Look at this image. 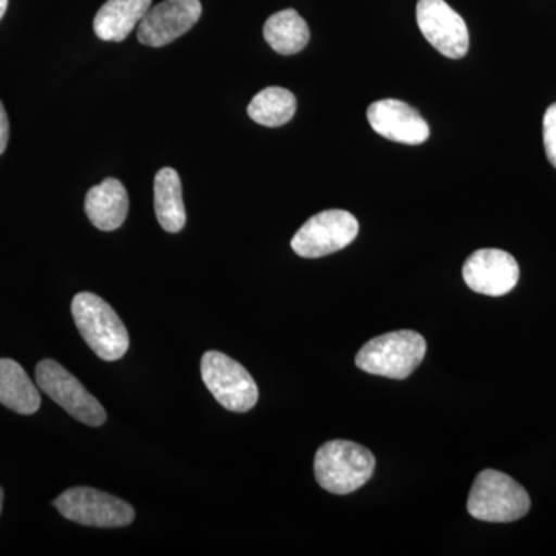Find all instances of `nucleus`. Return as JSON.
<instances>
[{
  "mask_svg": "<svg viewBox=\"0 0 556 556\" xmlns=\"http://www.w3.org/2000/svg\"><path fill=\"white\" fill-rule=\"evenodd\" d=\"M544 148L552 166L556 167V102L547 109L543 121Z\"/></svg>",
  "mask_w": 556,
  "mask_h": 556,
  "instance_id": "19",
  "label": "nucleus"
},
{
  "mask_svg": "<svg viewBox=\"0 0 556 556\" xmlns=\"http://www.w3.org/2000/svg\"><path fill=\"white\" fill-rule=\"evenodd\" d=\"M54 507L70 521L101 529L130 526L135 519L134 507L126 501L90 486L68 489L54 501Z\"/></svg>",
  "mask_w": 556,
  "mask_h": 556,
  "instance_id": "6",
  "label": "nucleus"
},
{
  "mask_svg": "<svg viewBox=\"0 0 556 556\" xmlns=\"http://www.w3.org/2000/svg\"><path fill=\"white\" fill-rule=\"evenodd\" d=\"M298 101L294 94L281 87H268L255 94L248 108L252 121L265 127H280L294 118Z\"/></svg>",
  "mask_w": 556,
  "mask_h": 556,
  "instance_id": "18",
  "label": "nucleus"
},
{
  "mask_svg": "<svg viewBox=\"0 0 556 556\" xmlns=\"http://www.w3.org/2000/svg\"><path fill=\"white\" fill-rule=\"evenodd\" d=\"M80 336L102 361L115 362L129 350V332L115 309L100 295L80 292L72 302Z\"/></svg>",
  "mask_w": 556,
  "mask_h": 556,
  "instance_id": "1",
  "label": "nucleus"
},
{
  "mask_svg": "<svg viewBox=\"0 0 556 556\" xmlns=\"http://www.w3.org/2000/svg\"><path fill=\"white\" fill-rule=\"evenodd\" d=\"M416 17L420 31L439 53L450 60L466 56L470 47L466 21L445 0H419Z\"/></svg>",
  "mask_w": 556,
  "mask_h": 556,
  "instance_id": "9",
  "label": "nucleus"
},
{
  "mask_svg": "<svg viewBox=\"0 0 556 556\" xmlns=\"http://www.w3.org/2000/svg\"><path fill=\"white\" fill-rule=\"evenodd\" d=\"M0 404L25 416L40 407L38 388L25 369L11 358H0Z\"/></svg>",
  "mask_w": 556,
  "mask_h": 556,
  "instance_id": "15",
  "label": "nucleus"
},
{
  "mask_svg": "<svg viewBox=\"0 0 556 556\" xmlns=\"http://www.w3.org/2000/svg\"><path fill=\"white\" fill-rule=\"evenodd\" d=\"M86 214L100 230H116L129 214V195L119 179L108 178L87 193Z\"/></svg>",
  "mask_w": 556,
  "mask_h": 556,
  "instance_id": "13",
  "label": "nucleus"
},
{
  "mask_svg": "<svg viewBox=\"0 0 556 556\" xmlns=\"http://www.w3.org/2000/svg\"><path fill=\"white\" fill-rule=\"evenodd\" d=\"M204 386L229 412L247 413L258 401V387L248 369L218 351H207L201 358Z\"/></svg>",
  "mask_w": 556,
  "mask_h": 556,
  "instance_id": "5",
  "label": "nucleus"
},
{
  "mask_svg": "<svg viewBox=\"0 0 556 556\" xmlns=\"http://www.w3.org/2000/svg\"><path fill=\"white\" fill-rule=\"evenodd\" d=\"M464 281L478 294L501 298L518 285L519 266L514 255L501 249H479L463 268Z\"/></svg>",
  "mask_w": 556,
  "mask_h": 556,
  "instance_id": "10",
  "label": "nucleus"
},
{
  "mask_svg": "<svg viewBox=\"0 0 556 556\" xmlns=\"http://www.w3.org/2000/svg\"><path fill=\"white\" fill-rule=\"evenodd\" d=\"M200 0H164L148 11L138 25V40L144 46L159 47L174 42L200 21Z\"/></svg>",
  "mask_w": 556,
  "mask_h": 556,
  "instance_id": "11",
  "label": "nucleus"
},
{
  "mask_svg": "<svg viewBox=\"0 0 556 556\" xmlns=\"http://www.w3.org/2000/svg\"><path fill=\"white\" fill-rule=\"evenodd\" d=\"M358 222L353 214L331 208L309 218L291 241L295 254L303 258H320L342 251L353 243Z\"/></svg>",
  "mask_w": 556,
  "mask_h": 556,
  "instance_id": "8",
  "label": "nucleus"
},
{
  "mask_svg": "<svg viewBox=\"0 0 556 556\" xmlns=\"http://www.w3.org/2000/svg\"><path fill=\"white\" fill-rule=\"evenodd\" d=\"M367 116L372 129L390 141L417 146L422 144L430 137V127L426 119L402 101L372 102L368 108Z\"/></svg>",
  "mask_w": 556,
  "mask_h": 556,
  "instance_id": "12",
  "label": "nucleus"
},
{
  "mask_svg": "<svg viewBox=\"0 0 556 556\" xmlns=\"http://www.w3.org/2000/svg\"><path fill=\"white\" fill-rule=\"evenodd\" d=\"M375 467L372 453L351 441H329L314 459L318 485L334 495H348L367 484Z\"/></svg>",
  "mask_w": 556,
  "mask_h": 556,
  "instance_id": "2",
  "label": "nucleus"
},
{
  "mask_svg": "<svg viewBox=\"0 0 556 556\" xmlns=\"http://www.w3.org/2000/svg\"><path fill=\"white\" fill-rule=\"evenodd\" d=\"M467 510L485 522H514L530 510V496L514 478L497 470H484L475 479Z\"/></svg>",
  "mask_w": 556,
  "mask_h": 556,
  "instance_id": "4",
  "label": "nucleus"
},
{
  "mask_svg": "<svg viewBox=\"0 0 556 556\" xmlns=\"http://www.w3.org/2000/svg\"><path fill=\"white\" fill-rule=\"evenodd\" d=\"M263 36L270 49L276 50L278 54L289 56L308 46L311 33L308 24L298 11L289 9L278 11L266 21Z\"/></svg>",
  "mask_w": 556,
  "mask_h": 556,
  "instance_id": "17",
  "label": "nucleus"
},
{
  "mask_svg": "<svg viewBox=\"0 0 556 556\" xmlns=\"http://www.w3.org/2000/svg\"><path fill=\"white\" fill-rule=\"evenodd\" d=\"M7 9H9V0H0V20H2Z\"/></svg>",
  "mask_w": 556,
  "mask_h": 556,
  "instance_id": "21",
  "label": "nucleus"
},
{
  "mask_svg": "<svg viewBox=\"0 0 556 556\" xmlns=\"http://www.w3.org/2000/svg\"><path fill=\"white\" fill-rule=\"evenodd\" d=\"M36 383L70 416L90 427H100L108 419L97 397L91 396L75 376L58 362L46 358L36 367Z\"/></svg>",
  "mask_w": 556,
  "mask_h": 556,
  "instance_id": "7",
  "label": "nucleus"
},
{
  "mask_svg": "<svg viewBox=\"0 0 556 556\" xmlns=\"http://www.w3.org/2000/svg\"><path fill=\"white\" fill-rule=\"evenodd\" d=\"M10 138V123L9 116H7L5 108L0 102V155L5 152L7 146H9Z\"/></svg>",
  "mask_w": 556,
  "mask_h": 556,
  "instance_id": "20",
  "label": "nucleus"
},
{
  "mask_svg": "<svg viewBox=\"0 0 556 556\" xmlns=\"http://www.w3.org/2000/svg\"><path fill=\"white\" fill-rule=\"evenodd\" d=\"M152 0H108L93 21L94 35L101 40L121 42L148 14Z\"/></svg>",
  "mask_w": 556,
  "mask_h": 556,
  "instance_id": "14",
  "label": "nucleus"
},
{
  "mask_svg": "<svg viewBox=\"0 0 556 556\" xmlns=\"http://www.w3.org/2000/svg\"><path fill=\"white\" fill-rule=\"evenodd\" d=\"M3 490L0 489V511H2Z\"/></svg>",
  "mask_w": 556,
  "mask_h": 556,
  "instance_id": "22",
  "label": "nucleus"
},
{
  "mask_svg": "<svg viewBox=\"0 0 556 556\" xmlns=\"http://www.w3.org/2000/svg\"><path fill=\"white\" fill-rule=\"evenodd\" d=\"M427 342L412 329L388 332L361 348L356 365L369 375L388 379H407L422 364Z\"/></svg>",
  "mask_w": 556,
  "mask_h": 556,
  "instance_id": "3",
  "label": "nucleus"
},
{
  "mask_svg": "<svg viewBox=\"0 0 556 556\" xmlns=\"http://www.w3.org/2000/svg\"><path fill=\"white\" fill-rule=\"evenodd\" d=\"M155 214L161 228L177 233L186 225V207L182 201L181 179L178 172L164 167L155 177Z\"/></svg>",
  "mask_w": 556,
  "mask_h": 556,
  "instance_id": "16",
  "label": "nucleus"
}]
</instances>
